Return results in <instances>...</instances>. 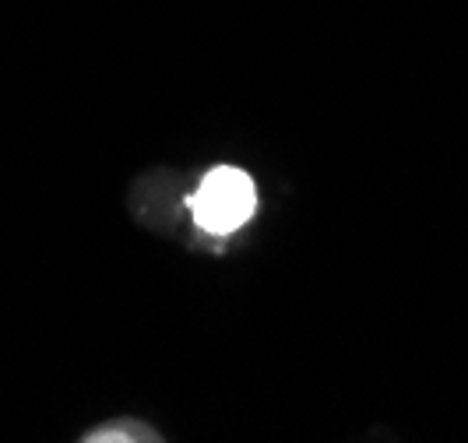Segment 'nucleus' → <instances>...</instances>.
Here are the masks:
<instances>
[{
    "instance_id": "obj_1",
    "label": "nucleus",
    "mask_w": 468,
    "mask_h": 443,
    "mask_svg": "<svg viewBox=\"0 0 468 443\" xmlns=\"http://www.w3.org/2000/svg\"><path fill=\"white\" fill-rule=\"evenodd\" d=\"M254 211H258V187L250 173L236 165L208 169L190 197V215L197 229H205L208 236H229L243 229L254 218Z\"/></svg>"
},
{
    "instance_id": "obj_2",
    "label": "nucleus",
    "mask_w": 468,
    "mask_h": 443,
    "mask_svg": "<svg viewBox=\"0 0 468 443\" xmlns=\"http://www.w3.org/2000/svg\"><path fill=\"white\" fill-rule=\"evenodd\" d=\"M85 443H159V440H155L144 426H138V422H117V426L95 429Z\"/></svg>"
}]
</instances>
